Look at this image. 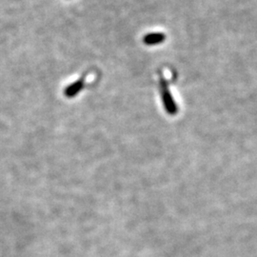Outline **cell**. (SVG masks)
Masks as SVG:
<instances>
[{
  "instance_id": "cell-1",
  "label": "cell",
  "mask_w": 257,
  "mask_h": 257,
  "mask_svg": "<svg viewBox=\"0 0 257 257\" xmlns=\"http://www.w3.org/2000/svg\"><path fill=\"white\" fill-rule=\"evenodd\" d=\"M160 95L166 112L169 114H172V115L176 114L178 111L177 104H176L174 98L171 95V92L168 88L167 83L165 82L164 79H160Z\"/></svg>"
},
{
  "instance_id": "cell-2",
  "label": "cell",
  "mask_w": 257,
  "mask_h": 257,
  "mask_svg": "<svg viewBox=\"0 0 257 257\" xmlns=\"http://www.w3.org/2000/svg\"><path fill=\"white\" fill-rule=\"evenodd\" d=\"M165 39L166 35L163 32H152L145 35L143 37V42L148 46H154L163 43Z\"/></svg>"
},
{
  "instance_id": "cell-3",
  "label": "cell",
  "mask_w": 257,
  "mask_h": 257,
  "mask_svg": "<svg viewBox=\"0 0 257 257\" xmlns=\"http://www.w3.org/2000/svg\"><path fill=\"white\" fill-rule=\"evenodd\" d=\"M83 88H84V79L82 78V79L76 81L73 84L69 85L65 89V96L67 97H75L80 93Z\"/></svg>"
}]
</instances>
